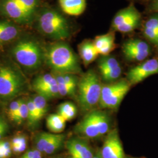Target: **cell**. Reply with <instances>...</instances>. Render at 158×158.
I'll list each match as a JSON object with an SVG mask.
<instances>
[{
  "mask_svg": "<svg viewBox=\"0 0 158 158\" xmlns=\"http://www.w3.org/2000/svg\"><path fill=\"white\" fill-rule=\"evenodd\" d=\"M44 59L53 72L60 73H80L79 59L72 48L63 42L49 46L44 53Z\"/></svg>",
  "mask_w": 158,
  "mask_h": 158,
  "instance_id": "1",
  "label": "cell"
},
{
  "mask_svg": "<svg viewBox=\"0 0 158 158\" xmlns=\"http://www.w3.org/2000/svg\"><path fill=\"white\" fill-rule=\"evenodd\" d=\"M37 28L42 35L52 40H63L70 36V30L67 19L53 8H44L37 18Z\"/></svg>",
  "mask_w": 158,
  "mask_h": 158,
  "instance_id": "2",
  "label": "cell"
},
{
  "mask_svg": "<svg viewBox=\"0 0 158 158\" xmlns=\"http://www.w3.org/2000/svg\"><path fill=\"white\" fill-rule=\"evenodd\" d=\"M40 0H0V15L20 25H28L37 17Z\"/></svg>",
  "mask_w": 158,
  "mask_h": 158,
  "instance_id": "3",
  "label": "cell"
},
{
  "mask_svg": "<svg viewBox=\"0 0 158 158\" xmlns=\"http://www.w3.org/2000/svg\"><path fill=\"white\" fill-rule=\"evenodd\" d=\"M12 53L15 59L25 69H38L44 59V53L39 43L32 39H23L14 46Z\"/></svg>",
  "mask_w": 158,
  "mask_h": 158,
  "instance_id": "4",
  "label": "cell"
},
{
  "mask_svg": "<svg viewBox=\"0 0 158 158\" xmlns=\"http://www.w3.org/2000/svg\"><path fill=\"white\" fill-rule=\"evenodd\" d=\"M78 87V100L83 111H90L99 104L102 85L93 70H90L83 75Z\"/></svg>",
  "mask_w": 158,
  "mask_h": 158,
  "instance_id": "5",
  "label": "cell"
},
{
  "mask_svg": "<svg viewBox=\"0 0 158 158\" xmlns=\"http://www.w3.org/2000/svg\"><path fill=\"white\" fill-rule=\"evenodd\" d=\"M26 81L17 69L9 65L0 66V97L11 99L25 90Z\"/></svg>",
  "mask_w": 158,
  "mask_h": 158,
  "instance_id": "6",
  "label": "cell"
},
{
  "mask_svg": "<svg viewBox=\"0 0 158 158\" xmlns=\"http://www.w3.org/2000/svg\"><path fill=\"white\" fill-rule=\"evenodd\" d=\"M131 85L130 82L125 80L102 85L99 102L100 107L113 110L117 108L130 90Z\"/></svg>",
  "mask_w": 158,
  "mask_h": 158,
  "instance_id": "7",
  "label": "cell"
},
{
  "mask_svg": "<svg viewBox=\"0 0 158 158\" xmlns=\"http://www.w3.org/2000/svg\"><path fill=\"white\" fill-rule=\"evenodd\" d=\"M140 20V13L131 4L116 14L113 18L111 27L119 32L129 33L138 27Z\"/></svg>",
  "mask_w": 158,
  "mask_h": 158,
  "instance_id": "8",
  "label": "cell"
},
{
  "mask_svg": "<svg viewBox=\"0 0 158 158\" xmlns=\"http://www.w3.org/2000/svg\"><path fill=\"white\" fill-rule=\"evenodd\" d=\"M155 74H158V60L151 59L131 68L127 74V78L131 85H134Z\"/></svg>",
  "mask_w": 158,
  "mask_h": 158,
  "instance_id": "9",
  "label": "cell"
},
{
  "mask_svg": "<svg viewBox=\"0 0 158 158\" xmlns=\"http://www.w3.org/2000/svg\"><path fill=\"white\" fill-rule=\"evenodd\" d=\"M123 52L125 58L130 61H142L151 53L149 45L141 40H130L123 46Z\"/></svg>",
  "mask_w": 158,
  "mask_h": 158,
  "instance_id": "10",
  "label": "cell"
},
{
  "mask_svg": "<svg viewBox=\"0 0 158 158\" xmlns=\"http://www.w3.org/2000/svg\"><path fill=\"white\" fill-rule=\"evenodd\" d=\"M100 154L102 158H125L117 130H112L108 133L102 145Z\"/></svg>",
  "mask_w": 158,
  "mask_h": 158,
  "instance_id": "11",
  "label": "cell"
},
{
  "mask_svg": "<svg viewBox=\"0 0 158 158\" xmlns=\"http://www.w3.org/2000/svg\"><path fill=\"white\" fill-rule=\"evenodd\" d=\"M76 132L91 139L100 137L94 110L88 114L75 128Z\"/></svg>",
  "mask_w": 158,
  "mask_h": 158,
  "instance_id": "12",
  "label": "cell"
},
{
  "mask_svg": "<svg viewBox=\"0 0 158 158\" xmlns=\"http://www.w3.org/2000/svg\"><path fill=\"white\" fill-rule=\"evenodd\" d=\"M66 147L73 158H93V153L90 147L83 139L73 138L68 141Z\"/></svg>",
  "mask_w": 158,
  "mask_h": 158,
  "instance_id": "13",
  "label": "cell"
},
{
  "mask_svg": "<svg viewBox=\"0 0 158 158\" xmlns=\"http://www.w3.org/2000/svg\"><path fill=\"white\" fill-rule=\"evenodd\" d=\"M93 44L99 55H108L115 48V35L110 32L97 36L93 41Z\"/></svg>",
  "mask_w": 158,
  "mask_h": 158,
  "instance_id": "14",
  "label": "cell"
},
{
  "mask_svg": "<svg viewBox=\"0 0 158 158\" xmlns=\"http://www.w3.org/2000/svg\"><path fill=\"white\" fill-rule=\"evenodd\" d=\"M62 10L71 16H79L82 14L86 8L85 0H58Z\"/></svg>",
  "mask_w": 158,
  "mask_h": 158,
  "instance_id": "15",
  "label": "cell"
},
{
  "mask_svg": "<svg viewBox=\"0 0 158 158\" xmlns=\"http://www.w3.org/2000/svg\"><path fill=\"white\" fill-rule=\"evenodd\" d=\"M20 30L16 24L6 20H0V44H4L17 38Z\"/></svg>",
  "mask_w": 158,
  "mask_h": 158,
  "instance_id": "16",
  "label": "cell"
},
{
  "mask_svg": "<svg viewBox=\"0 0 158 158\" xmlns=\"http://www.w3.org/2000/svg\"><path fill=\"white\" fill-rule=\"evenodd\" d=\"M79 51L83 62L85 66L95 60L99 55L93 42L90 40H85L81 43L79 46Z\"/></svg>",
  "mask_w": 158,
  "mask_h": 158,
  "instance_id": "17",
  "label": "cell"
},
{
  "mask_svg": "<svg viewBox=\"0 0 158 158\" xmlns=\"http://www.w3.org/2000/svg\"><path fill=\"white\" fill-rule=\"evenodd\" d=\"M66 121L57 114H53L49 115L46 119L47 127L52 132L59 133L65 128Z\"/></svg>",
  "mask_w": 158,
  "mask_h": 158,
  "instance_id": "18",
  "label": "cell"
},
{
  "mask_svg": "<svg viewBox=\"0 0 158 158\" xmlns=\"http://www.w3.org/2000/svg\"><path fill=\"white\" fill-rule=\"evenodd\" d=\"M58 114L66 121H70L76 117L77 108L73 103L70 102H65L62 103L59 106Z\"/></svg>",
  "mask_w": 158,
  "mask_h": 158,
  "instance_id": "19",
  "label": "cell"
},
{
  "mask_svg": "<svg viewBox=\"0 0 158 158\" xmlns=\"http://www.w3.org/2000/svg\"><path fill=\"white\" fill-rule=\"evenodd\" d=\"M96 122L99 131L100 135L102 136L107 134L110 130V121L107 115L102 111H94Z\"/></svg>",
  "mask_w": 158,
  "mask_h": 158,
  "instance_id": "20",
  "label": "cell"
},
{
  "mask_svg": "<svg viewBox=\"0 0 158 158\" xmlns=\"http://www.w3.org/2000/svg\"><path fill=\"white\" fill-rule=\"evenodd\" d=\"M57 84L56 80L52 73H46L37 77L33 83L34 90Z\"/></svg>",
  "mask_w": 158,
  "mask_h": 158,
  "instance_id": "21",
  "label": "cell"
},
{
  "mask_svg": "<svg viewBox=\"0 0 158 158\" xmlns=\"http://www.w3.org/2000/svg\"><path fill=\"white\" fill-rule=\"evenodd\" d=\"M52 73L55 77L57 84L66 85L73 88H76L77 85H78L77 78L74 74L60 73L55 72Z\"/></svg>",
  "mask_w": 158,
  "mask_h": 158,
  "instance_id": "22",
  "label": "cell"
},
{
  "mask_svg": "<svg viewBox=\"0 0 158 158\" xmlns=\"http://www.w3.org/2000/svg\"><path fill=\"white\" fill-rule=\"evenodd\" d=\"M98 69L101 73L120 66L118 61L112 56H103L99 60Z\"/></svg>",
  "mask_w": 158,
  "mask_h": 158,
  "instance_id": "23",
  "label": "cell"
},
{
  "mask_svg": "<svg viewBox=\"0 0 158 158\" xmlns=\"http://www.w3.org/2000/svg\"><path fill=\"white\" fill-rule=\"evenodd\" d=\"M64 138L65 135L64 134H53L47 147H46L44 153L52 154L56 152L62 146Z\"/></svg>",
  "mask_w": 158,
  "mask_h": 158,
  "instance_id": "24",
  "label": "cell"
},
{
  "mask_svg": "<svg viewBox=\"0 0 158 158\" xmlns=\"http://www.w3.org/2000/svg\"><path fill=\"white\" fill-rule=\"evenodd\" d=\"M35 91L38 94V95L45 97L46 99L56 98L60 96L57 83L36 90Z\"/></svg>",
  "mask_w": 158,
  "mask_h": 158,
  "instance_id": "25",
  "label": "cell"
},
{
  "mask_svg": "<svg viewBox=\"0 0 158 158\" xmlns=\"http://www.w3.org/2000/svg\"><path fill=\"white\" fill-rule=\"evenodd\" d=\"M35 107L39 114L40 119L42 118L48 111V104L46 99L42 96L38 95L32 98Z\"/></svg>",
  "mask_w": 158,
  "mask_h": 158,
  "instance_id": "26",
  "label": "cell"
},
{
  "mask_svg": "<svg viewBox=\"0 0 158 158\" xmlns=\"http://www.w3.org/2000/svg\"><path fill=\"white\" fill-rule=\"evenodd\" d=\"M53 135V134L50 133L42 132L37 136L35 141L37 149L40 152H44L46 147H47Z\"/></svg>",
  "mask_w": 158,
  "mask_h": 158,
  "instance_id": "27",
  "label": "cell"
},
{
  "mask_svg": "<svg viewBox=\"0 0 158 158\" xmlns=\"http://www.w3.org/2000/svg\"><path fill=\"white\" fill-rule=\"evenodd\" d=\"M27 106L28 109V116L27 119L28 120L29 124L34 125L40 120L39 114L35 107L32 99H30L28 102H27Z\"/></svg>",
  "mask_w": 158,
  "mask_h": 158,
  "instance_id": "28",
  "label": "cell"
},
{
  "mask_svg": "<svg viewBox=\"0 0 158 158\" xmlns=\"http://www.w3.org/2000/svg\"><path fill=\"white\" fill-rule=\"evenodd\" d=\"M121 73H122V69L120 66L117 68L102 73H101V74H102V79L104 81L108 83H111L118 79L121 74Z\"/></svg>",
  "mask_w": 158,
  "mask_h": 158,
  "instance_id": "29",
  "label": "cell"
},
{
  "mask_svg": "<svg viewBox=\"0 0 158 158\" xmlns=\"http://www.w3.org/2000/svg\"><path fill=\"white\" fill-rule=\"evenodd\" d=\"M28 109L27 106V102H25L24 100H23L18 113V115L14 122L16 123L17 124H20L23 121L28 119Z\"/></svg>",
  "mask_w": 158,
  "mask_h": 158,
  "instance_id": "30",
  "label": "cell"
},
{
  "mask_svg": "<svg viewBox=\"0 0 158 158\" xmlns=\"http://www.w3.org/2000/svg\"><path fill=\"white\" fill-rule=\"evenodd\" d=\"M22 100H23L21 99V100H18L16 101L12 102L10 106L9 111H8V116L10 119L14 122L15 121V118L17 117Z\"/></svg>",
  "mask_w": 158,
  "mask_h": 158,
  "instance_id": "31",
  "label": "cell"
},
{
  "mask_svg": "<svg viewBox=\"0 0 158 158\" xmlns=\"http://www.w3.org/2000/svg\"><path fill=\"white\" fill-rule=\"evenodd\" d=\"M143 27L149 29L158 36V15H153L149 18L145 23Z\"/></svg>",
  "mask_w": 158,
  "mask_h": 158,
  "instance_id": "32",
  "label": "cell"
},
{
  "mask_svg": "<svg viewBox=\"0 0 158 158\" xmlns=\"http://www.w3.org/2000/svg\"><path fill=\"white\" fill-rule=\"evenodd\" d=\"M60 96H73L75 94L76 88L72 87L66 85L57 84Z\"/></svg>",
  "mask_w": 158,
  "mask_h": 158,
  "instance_id": "33",
  "label": "cell"
},
{
  "mask_svg": "<svg viewBox=\"0 0 158 158\" xmlns=\"http://www.w3.org/2000/svg\"><path fill=\"white\" fill-rule=\"evenodd\" d=\"M27 140L25 136H19L14 138L12 139L11 143V146H14V145H17L19 144H21L23 143H26Z\"/></svg>",
  "mask_w": 158,
  "mask_h": 158,
  "instance_id": "34",
  "label": "cell"
},
{
  "mask_svg": "<svg viewBox=\"0 0 158 158\" xmlns=\"http://www.w3.org/2000/svg\"><path fill=\"white\" fill-rule=\"evenodd\" d=\"M11 154V149H6L0 143V158H8Z\"/></svg>",
  "mask_w": 158,
  "mask_h": 158,
  "instance_id": "35",
  "label": "cell"
},
{
  "mask_svg": "<svg viewBox=\"0 0 158 158\" xmlns=\"http://www.w3.org/2000/svg\"><path fill=\"white\" fill-rule=\"evenodd\" d=\"M26 147H27V142L21 143V144H19L17 145L12 146L11 149L15 152L20 153L25 151V149H26Z\"/></svg>",
  "mask_w": 158,
  "mask_h": 158,
  "instance_id": "36",
  "label": "cell"
},
{
  "mask_svg": "<svg viewBox=\"0 0 158 158\" xmlns=\"http://www.w3.org/2000/svg\"><path fill=\"white\" fill-rule=\"evenodd\" d=\"M8 128V124L6 121L4 120V121L0 126V141H1V138H2V136H4L6 133L7 132Z\"/></svg>",
  "mask_w": 158,
  "mask_h": 158,
  "instance_id": "37",
  "label": "cell"
},
{
  "mask_svg": "<svg viewBox=\"0 0 158 158\" xmlns=\"http://www.w3.org/2000/svg\"><path fill=\"white\" fill-rule=\"evenodd\" d=\"M34 150H29L23 154L21 158H34Z\"/></svg>",
  "mask_w": 158,
  "mask_h": 158,
  "instance_id": "38",
  "label": "cell"
},
{
  "mask_svg": "<svg viewBox=\"0 0 158 158\" xmlns=\"http://www.w3.org/2000/svg\"><path fill=\"white\" fill-rule=\"evenodd\" d=\"M34 158H42L41 152L38 149L34 150Z\"/></svg>",
  "mask_w": 158,
  "mask_h": 158,
  "instance_id": "39",
  "label": "cell"
},
{
  "mask_svg": "<svg viewBox=\"0 0 158 158\" xmlns=\"http://www.w3.org/2000/svg\"><path fill=\"white\" fill-rule=\"evenodd\" d=\"M152 9L155 11H158V0H155L152 4Z\"/></svg>",
  "mask_w": 158,
  "mask_h": 158,
  "instance_id": "40",
  "label": "cell"
},
{
  "mask_svg": "<svg viewBox=\"0 0 158 158\" xmlns=\"http://www.w3.org/2000/svg\"><path fill=\"white\" fill-rule=\"evenodd\" d=\"M93 158H102V156H101V154H100V151L96 152V154H95V155H94Z\"/></svg>",
  "mask_w": 158,
  "mask_h": 158,
  "instance_id": "41",
  "label": "cell"
},
{
  "mask_svg": "<svg viewBox=\"0 0 158 158\" xmlns=\"http://www.w3.org/2000/svg\"><path fill=\"white\" fill-rule=\"evenodd\" d=\"M4 121V119L3 118H2L1 117H0V126H1V125L2 124V123Z\"/></svg>",
  "mask_w": 158,
  "mask_h": 158,
  "instance_id": "42",
  "label": "cell"
},
{
  "mask_svg": "<svg viewBox=\"0 0 158 158\" xmlns=\"http://www.w3.org/2000/svg\"></svg>",
  "mask_w": 158,
  "mask_h": 158,
  "instance_id": "43",
  "label": "cell"
},
{
  "mask_svg": "<svg viewBox=\"0 0 158 158\" xmlns=\"http://www.w3.org/2000/svg\"></svg>",
  "mask_w": 158,
  "mask_h": 158,
  "instance_id": "44",
  "label": "cell"
}]
</instances>
